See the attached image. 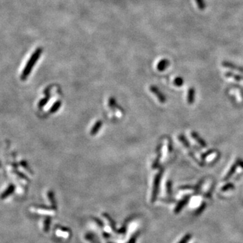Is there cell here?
<instances>
[{
  "mask_svg": "<svg viewBox=\"0 0 243 243\" xmlns=\"http://www.w3.org/2000/svg\"><path fill=\"white\" fill-rule=\"evenodd\" d=\"M138 236V233L136 234H134L133 236V237H132L130 239V241L128 242V243H135V242H136V241H137V239Z\"/></svg>",
  "mask_w": 243,
  "mask_h": 243,
  "instance_id": "cell-19",
  "label": "cell"
},
{
  "mask_svg": "<svg viewBox=\"0 0 243 243\" xmlns=\"http://www.w3.org/2000/svg\"><path fill=\"white\" fill-rule=\"evenodd\" d=\"M169 61L167 59H163L158 64V70L159 71H164L169 66Z\"/></svg>",
  "mask_w": 243,
  "mask_h": 243,
  "instance_id": "cell-8",
  "label": "cell"
},
{
  "mask_svg": "<svg viewBox=\"0 0 243 243\" xmlns=\"http://www.w3.org/2000/svg\"><path fill=\"white\" fill-rule=\"evenodd\" d=\"M51 224V218L50 217H47L45 218V220L44 221V231L47 232L49 230H50Z\"/></svg>",
  "mask_w": 243,
  "mask_h": 243,
  "instance_id": "cell-12",
  "label": "cell"
},
{
  "mask_svg": "<svg viewBox=\"0 0 243 243\" xmlns=\"http://www.w3.org/2000/svg\"><path fill=\"white\" fill-rule=\"evenodd\" d=\"M196 3L197 4L198 8L200 10H203L204 9L206 8V4L205 3L204 0H196Z\"/></svg>",
  "mask_w": 243,
  "mask_h": 243,
  "instance_id": "cell-13",
  "label": "cell"
},
{
  "mask_svg": "<svg viewBox=\"0 0 243 243\" xmlns=\"http://www.w3.org/2000/svg\"><path fill=\"white\" fill-rule=\"evenodd\" d=\"M105 216H106L105 217L107 218V219L109 220V224H110V226H111V227H112V229H115V223H114V221H113V220L109 217V216H108V215L106 214Z\"/></svg>",
  "mask_w": 243,
  "mask_h": 243,
  "instance_id": "cell-18",
  "label": "cell"
},
{
  "mask_svg": "<svg viewBox=\"0 0 243 243\" xmlns=\"http://www.w3.org/2000/svg\"><path fill=\"white\" fill-rule=\"evenodd\" d=\"M195 90L193 87H190L188 90V94H187V101L189 104H193L195 101Z\"/></svg>",
  "mask_w": 243,
  "mask_h": 243,
  "instance_id": "cell-7",
  "label": "cell"
},
{
  "mask_svg": "<svg viewBox=\"0 0 243 243\" xmlns=\"http://www.w3.org/2000/svg\"><path fill=\"white\" fill-rule=\"evenodd\" d=\"M101 122L100 121L97 122L96 123V124H95V126L93 127V128H92L91 133L92 134H96V133H97V132L99 131V128H101Z\"/></svg>",
  "mask_w": 243,
  "mask_h": 243,
  "instance_id": "cell-11",
  "label": "cell"
},
{
  "mask_svg": "<svg viewBox=\"0 0 243 243\" xmlns=\"http://www.w3.org/2000/svg\"><path fill=\"white\" fill-rule=\"evenodd\" d=\"M225 76L226 77H228V78H233L234 79L236 80V81H242L243 80V76H241V75H236L234 73H232L231 72H227L225 74Z\"/></svg>",
  "mask_w": 243,
  "mask_h": 243,
  "instance_id": "cell-10",
  "label": "cell"
},
{
  "mask_svg": "<svg viewBox=\"0 0 243 243\" xmlns=\"http://www.w3.org/2000/svg\"><path fill=\"white\" fill-rule=\"evenodd\" d=\"M14 190H15V186L12 184H10V185L8 186V188L2 193L1 195H0V199H4L5 198L8 197L9 196H10L12 195V194H13Z\"/></svg>",
  "mask_w": 243,
  "mask_h": 243,
  "instance_id": "cell-4",
  "label": "cell"
},
{
  "mask_svg": "<svg viewBox=\"0 0 243 243\" xmlns=\"http://www.w3.org/2000/svg\"><path fill=\"white\" fill-rule=\"evenodd\" d=\"M222 66L224 67L227 68L234 70H236V71H238L239 72L243 74V67L239 66L238 65H236L235 64L230 62V61H223Z\"/></svg>",
  "mask_w": 243,
  "mask_h": 243,
  "instance_id": "cell-3",
  "label": "cell"
},
{
  "mask_svg": "<svg viewBox=\"0 0 243 243\" xmlns=\"http://www.w3.org/2000/svg\"><path fill=\"white\" fill-rule=\"evenodd\" d=\"M42 51L43 50L41 47L37 48L35 51H34L33 55L30 56L29 60L28 61L26 65L25 66V67H24L23 72L20 76L21 80L24 81V80H26L28 78V76H29V75H30V73L31 72V70L33 68L34 66L35 65L36 62L39 59L40 56H41Z\"/></svg>",
  "mask_w": 243,
  "mask_h": 243,
  "instance_id": "cell-1",
  "label": "cell"
},
{
  "mask_svg": "<svg viewBox=\"0 0 243 243\" xmlns=\"http://www.w3.org/2000/svg\"><path fill=\"white\" fill-rule=\"evenodd\" d=\"M0 167H1V164H0Z\"/></svg>",
  "mask_w": 243,
  "mask_h": 243,
  "instance_id": "cell-20",
  "label": "cell"
},
{
  "mask_svg": "<svg viewBox=\"0 0 243 243\" xmlns=\"http://www.w3.org/2000/svg\"><path fill=\"white\" fill-rule=\"evenodd\" d=\"M60 106H61V102L60 101H57V102H56V103H55L54 105L52 106L51 109V112H56V111L60 108Z\"/></svg>",
  "mask_w": 243,
  "mask_h": 243,
  "instance_id": "cell-16",
  "label": "cell"
},
{
  "mask_svg": "<svg viewBox=\"0 0 243 243\" xmlns=\"http://www.w3.org/2000/svg\"><path fill=\"white\" fill-rule=\"evenodd\" d=\"M86 238H87L89 241H91L93 243H99L97 242V241H95V237L93 234H88L86 235Z\"/></svg>",
  "mask_w": 243,
  "mask_h": 243,
  "instance_id": "cell-17",
  "label": "cell"
},
{
  "mask_svg": "<svg viewBox=\"0 0 243 243\" xmlns=\"http://www.w3.org/2000/svg\"><path fill=\"white\" fill-rule=\"evenodd\" d=\"M162 174H163V170H160L155 177L154 184H153V187L151 202H154L155 201V199L157 198V196H158L159 186V182H160V180H161V177Z\"/></svg>",
  "mask_w": 243,
  "mask_h": 243,
  "instance_id": "cell-2",
  "label": "cell"
},
{
  "mask_svg": "<svg viewBox=\"0 0 243 243\" xmlns=\"http://www.w3.org/2000/svg\"><path fill=\"white\" fill-rule=\"evenodd\" d=\"M151 91L153 93H154L157 97H158V99H159V101H160L161 103H164L165 101V97L164 96V95L159 90V89L155 87V86H152V87H150Z\"/></svg>",
  "mask_w": 243,
  "mask_h": 243,
  "instance_id": "cell-5",
  "label": "cell"
},
{
  "mask_svg": "<svg viewBox=\"0 0 243 243\" xmlns=\"http://www.w3.org/2000/svg\"><path fill=\"white\" fill-rule=\"evenodd\" d=\"M238 165H239V164H238V160L236 161L234 163V164L232 165V167L230 168V169L229 170L228 172H227V175L225 176V178H224V180H228L229 178L232 176V174L235 172L236 169V168H237V166H238Z\"/></svg>",
  "mask_w": 243,
  "mask_h": 243,
  "instance_id": "cell-9",
  "label": "cell"
},
{
  "mask_svg": "<svg viewBox=\"0 0 243 243\" xmlns=\"http://www.w3.org/2000/svg\"><path fill=\"white\" fill-rule=\"evenodd\" d=\"M174 85H175L178 86V87H180V86H182V85H183L184 81H183L182 78H181V77H177V78H175L174 81Z\"/></svg>",
  "mask_w": 243,
  "mask_h": 243,
  "instance_id": "cell-15",
  "label": "cell"
},
{
  "mask_svg": "<svg viewBox=\"0 0 243 243\" xmlns=\"http://www.w3.org/2000/svg\"><path fill=\"white\" fill-rule=\"evenodd\" d=\"M48 197L50 198V202H51L52 206H53V207L55 208V209H56V203H55V199H54L53 193H52L51 192L49 193H48Z\"/></svg>",
  "mask_w": 243,
  "mask_h": 243,
  "instance_id": "cell-14",
  "label": "cell"
},
{
  "mask_svg": "<svg viewBox=\"0 0 243 243\" xmlns=\"http://www.w3.org/2000/svg\"><path fill=\"white\" fill-rule=\"evenodd\" d=\"M191 136L192 137L195 139L196 142H197L202 147H207V143L205 142V141L203 139V138L199 136V134L196 132H192L191 133Z\"/></svg>",
  "mask_w": 243,
  "mask_h": 243,
  "instance_id": "cell-6",
  "label": "cell"
}]
</instances>
